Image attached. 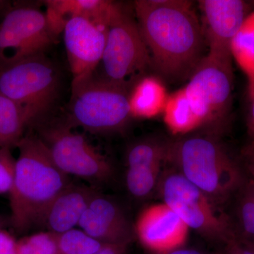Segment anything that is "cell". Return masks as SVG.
<instances>
[{"label":"cell","mask_w":254,"mask_h":254,"mask_svg":"<svg viewBox=\"0 0 254 254\" xmlns=\"http://www.w3.org/2000/svg\"><path fill=\"white\" fill-rule=\"evenodd\" d=\"M28 127L29 121L22 108L0 94V148L17 146Z\"/></svg>","instance_id":"21"},{"label":"cell","mask_w":254,"mask_h":254,"mask_svg":"<svg viewBox=\"0 0 254 254\" xmlns=\"http://www.w3.org/2000/svg\"><path fill=\"white\" fill-rule=\"evenodd\" d=\"M240 163L246 177L254 183V143L244 150Z\"/></svg>","instance_id":"28"},{"label":"cell","mask_w":254,"mask_h":254,"mask_svg":"<svg viewBox=\"0 0 254 254\" xmlns=\"http://www.w3.org/2000/svg\"><path fill=\"white\" fill-rule=\"evenodd\" d=\"M56 39L46 13L24 3L11 4L0 20V69L45 54Z\"/></svg>","instance_id":"9"},{"label":"cell","mask_w":254,"mask_h":254,"mask_svg":"<svg viewBox=\"0 0 254 254\" xmlns=\"http://www.w3.org/2000/svg\"><path fill=\"white\" fill-rule=\"evenodd\" d=\"M56 239L59 254H95L105 245L75 228L56 235Z\"/></svg>","instance_id":"24"},{"label":"cell","mask_w":254,"mask_h":254,"mask_svg":"<svg viewBox=\"0 0 254 254\" xmlns=\"http://www.w3.org/2000/svg\"><path fill=\"white\" fill-rule=\"evenodd\" d=\"M100 64L103 68L100 77L128 87L151 65L136 16L121 3L116 2L114 8Z\"/></svg>","instance_id":"7"},{"label":"cell","mask_w":254,"mask_h":254,"mask_svg":"<svg viewBox=\"0 0 254 254\" xmlns=\"http://www.w3.org/2000/svg\"><path fill=\"white\" fill-rule=\"evenodd\" d=\"M138 27L151 65L172 81L190 78L205 55L202 24L186 0H136Z\"/></svg>","instance_id":"1"},{"label":"cell","mask_w":254,"mask_h":254,"mask_svg":"<svg viewBox=\"0 0 254 254\" xmlns=\"http://www.w3.org/2000/svg\"><path fill=\"white\" fill-rule=\"evenodd\" d=\"M168 96L166 88L158 78L153 76L141 78L129 92L132 118H152L163 113Z\"/></svg>","instance_id":"17"},{"label":"cell","mask_w":254,"mask_h":254,"mask_svg":"<svg viewBox=\"0 0 254 254\" xmlns=\"http://www.w3.org/2000/svg\"><path fill=\"white\" fill-rule=\"evenodd\" d=\"M251 105L247 118V133L252 140V143H254V91L250 95Z\"/></svg>","instance_id":"31"},{"label":"cell","mask_w":254,"mask_h":254,"mask_svg":"<svg viewBox=\"0 0 254 254\" xmlns=\"http://www.w3.org/2000/svg\"><path fill=\"white\" fill-rule=\"evenodd\" d=\"M0 254H18L17 241L14 237L0 228Z\"/></svg>","instance_id":"29"},{"label":"cell","mask_w":254,"mask_h":254,"mask_svg":"<svg viewBox=\"0 0 254 254\" xmlns=\"http://www.w3.org/2000/svg\"><path fill=\"white\" fill-rule=\"evenodd\" d=\"M167 162L222 209L246 180L240 161L211 134L170 141Z\"/></svg>","instance_id":"3"},{"label":"cell","mask_w":254,"mask_h":254,"mask_svg":"<svg viewBox=\"0 0 254 254\" xmlns=\"http://www.w3.org/2000/svg\"><path fill=\"white\" fill-rule=\"evenodd\" d=\"M40 123L36 125L37 136L64 173L95 184L108 182L113 178L114 168L110 160L95 150L83 135L71 131L72 127L66 122Z\"/></svg>","instance_id":"8"},{"label":"cell","mask_w":254,"mask_h":254,"mask_svg":"<svg viewBox=\"0 0 254 254\" xmlns=\"http://www.w3.org/2000/svg\"><path fill=\"white\" fill-rule=\"evenodd\" d=\"M59 87L56 66L45 54L0 69V94L22 108L30 126L43 121L53 108Z\"/></svg>","instance_id":"5"},{"label":"cell","mask_w":254,"mask_h":254,"mask_svg":"<svg viewBox=\"0 0 254 254\" xmlns=\"http://www.w3.org/2000/svg\"><path fill=\"white\" fill-rule=\"evenodd\" d=\"M16 175L9 193L11 224L20 234L43 225L53 200L71 184L37 135H24L17 145Z\"/></svg>","instance_id":"2"},{"label":"cell","mask_w":254,"mask_h":254,"mask_svg":"<svg viewBox=\"0 0 254 254\" xmlns=\"http://www.w3.org/2000/svg\"><path fill=\"white\" fill-rule=\"evenodd\" d=\"M185 89L204 125H220L231 107L232 58L208 53L192 73Z\"/></svg>","instance_id":"10"},{"label":"cell","mask_w":254,"mask_h":254,"mask_svg":"<svg viewBox=\"0 0 254 254\" xmlns=\"http://www.w3.org/2000/svg\"><path fill=\"white\" fill-rule=\"evenodd\" d=\"M78 226L103 244H131L133 224L121 205L111 197L97 193L82 215Z\"/></svg>","instance_id":"14"},{"label":"cell","mask_w":254,"mask_h":254,"mask_svg":"<svg viewBox=\"0 0 254 254\" xmlns=\"http://www.w3.org/2000/svg\"><path fill=\"white\" fill-rule=\"evenodd\" d=\"M46 15L52 33L58 38L68 20L84 17L110 23L116 2L108 0H47Z\"/></svg>","instance_id":"16"},{"label":"cell","mask_w":254,"mask_h":254,"mask_svg":"<svg viewBox=\"0 0 254 254\" xmlns=\"http://www.w3.org/2000/svg\"><path fill=\"white\" fill-rule=\"evenodd\" d=\"M198 4L208 53L232 58V40L248 16V5L242 0H201Z\"/></svg>","instance_id":"12"},{"label":"cell","mask_w":254,"mask_h":254,"mask_svg":"<svg viewBox=\"0 0 254 254\" xmlns=\"http://www.w3.org/2000/svg\"><path fill=\"white\" fill-rule=\"evenodd\" d=\"M11 3L9 1H5V0H0V16L3 17L5 13L11 6Z\"/></svg>","instance_id":"33"},{"label":"cell","mask_w":254,"mask_h":254,"mask_svg":"<svg viewBox=\"0 0 254 254\" xmlns=\"http://www.w3.org/2000/svg\"><path fill=\"white\" fill-rule=\"evenodd\" d=\"M109 23L84 17L68 20L64 28V43L72 81L91 76L103 59Z\"/></svg>","instance_id":"11"},{"label":"cell","mask_w":254,"mask_h":254,"mask_svg":"<svg viewBox=\"0 0 254 254\" xmlns=\"http://www.w3.org/2000/svg\"><path fill=\"white\" fill-rule=\"evenodd\" d=\"M231 54L247 76L251 95L254 91V11L248 15L232 40Z\"/></svg>","instance_id":"22"},{"label":"cell","mask_w":254,"mask_h":254,"mask_svg":"<svg viewBox=\"0 0 254 254\" xmlns=\"http://www.w3.org/2000/svg\"><path fill=\"white\" fill-rule=\"evenodd\" d=\"M18 254H59L56 235L41 232L23 237L17 241Z\"/></svg>","instance_id":"25"},{"label":"cell","mask_w":254,"mask_h":254,"mask_svg":"<svg viewBox=\"0 0 254 254\" xmlns=\"http://www.w3.org/2000/svg\"><path fill=\"white\" fill-rule=\"evenodd\" d=\"M16 159L11 148H0V195L9 193L14 185Z\"/></svg>","instance_id":"26"},{"label":"cell","mask_w":254,"mask_h":254,"mask_svg":"<svg viewBox=\"0 0 254 254\" xmlns=\"http://www.w3.org/2000/svg\"><path fill=\"white\" fill-rule=\"evenodd\" d=\"M133 226L142 245L155 254L184 247L190 231L180 216L164 203L143 209Z\"/></svg>","instance_id":"13"},{"label":"cell","mask_w":254,"mask_h":254,"mask_svg":"<svg viewBox=\"0 0 254 254\" xmlns=\"http://www.w3.org/2000/svg\"><path fill=\"white\" fill-rule=\"evenodd\" d=\"M245 186L246 188H247V190H248L249 193L252 197V199L254 200V183L250 180H249L248 179L246 178L245 180Z\"/></svg>","instance_id":"34"},{"label":"cell","mask_w":254,"mask_h":254,"mask_svg":"<svg viewBox=\"0 0 254 254\" xmlns=\"http://www.w3.org/2000/svg\"><path fill=\"white\" fill-rule=\"evenodd\" d=\"M163 113L165 125L175 135L186 134L204 125L185 88L169 95Z\"/></svg>","instance_id":"19"},{"label":"cell","mask_w":254,"mask_h":254,"mask_svg":"<svg viewBox=\"0 0 254 254\" xmlns=\"http://www.w3.org/2000/svg\"><path fill=\"white\" fill-rule=\"evenodd\" d=\"M98 193L91 187L70 184L53 200L45 217L48 231L59 235L78 225L92 198Z\"/></svg>","instance_id":"15"},{"label":"cell","mask_w":254,"mask_h":254,"mask_svg":"<svg viewBox=\"0 0 254 254\" xmlns=\"http://www.w3.org/2000/svg\"><path fill=\"white\" fill-rule=\"evenodd\" d=\"M162 173L160 168H127L125 174L127 190L133 198L145 199L158 190Z\"/></svg>","instance_id":"23"},{"label":"cell","mask_w":254,"mask_h":254,"mask_svg":"<svg viewBox=\"0 0 254 254\" xmlns=\"http://www.w3.org/2000/svg\"><path fill=\"white\" fill-rule=\"evenodd\" d=\"M218 247L215 254H254V245L241 242L235 237Z\"/></svg>","instance_id":"27"},{"label":"cell","mask_w":254,"mask_h":254,"mask_svg":"<svg viewBox=\"0 0 254 254\" xmlns=\"http://www.w3.org/2000/svg\"><path fill=\"white\" fill-rule=\"evenodd\" d=\"M223 210L234 237L254 245V201L246 188L245 181L224 205Z\"/></svg>","instance_id":"18"},{"label":"cell","mask_w":254,"mask_h":254,"mask_svg":"<svg viewBox=\"0 0 254 254\" xmlns=\"http://www.w3.org/2000/svg\"><path fill=\"white\" fill-rule=\"evenodd\" d=\"M163 254H204L200 252V251L194 250L192 248H187V247H182L176 250L171 251V252H167Z\"/></svg>","instance_id":"32"},{"label":"cell","mask_w":254,"mask_h":254,"mask_svg":"<svg viewBox=\"0 0 254 254\" xmlns=\"http://www.w3.org/2000/svg\"><path fill=\"white\" fill-rule=\"evenodd\" d=\"M130 244H105L101 250L95 254H127Z\"/></svg>","instance_id":"30"},{"label":"cell","mask_w":254,"mask_h":254,"mask_svg":"<svg viewBox=\"0 0 254 254\" xmlns=\"http://www.w3.org/2000/svg\"><path fill=\"white\" fill-rule=\"evenodd\" d=\"M170 142L153 136L133 142L125 154L127 168H163L168 160Z\"/></svg>","instance_id":"20"},{"label":"cell","mask_w":254,"mask_h":254,"mask_svg":"<svg viewBox=\"0 0 254 254\" xmlns=\"http://www.w3.org/2000/svg\"><path fill=\"white\" fill-rule=\"evenodd\" d=\"M129 92L128 86L108 81L95 71L72 81L66 123L100 134L120 131L132 118Z\"/></svg>","instance_id":"4"},{"label":"cell","mask_w":254,"mask_h":254,"mask_svg":"<svg viewBox=\"0 0 254 254\" xmlns=\"http://www.w3.org/2000/svg\"><path fill=\"white\" fill-rule=\"evenodd\" d=\"M158 190L163 203L204 240L220 246L233 238L223 209L175 169L163 171Z\"/></svg>","instance_id":"6"}]
</instances>
